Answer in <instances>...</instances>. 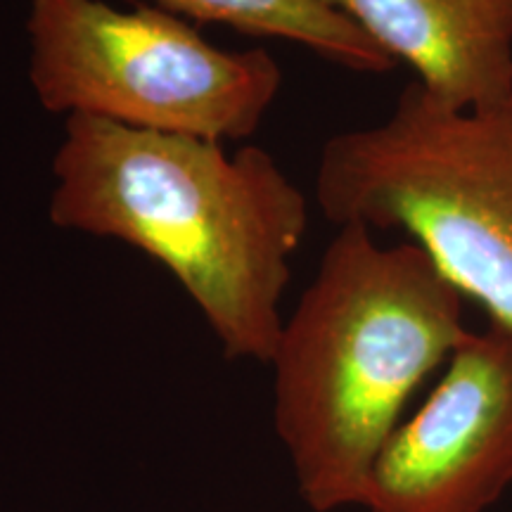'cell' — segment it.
Listing matches in <instances>:
<instances>
[{
	"mask_svg": "<svg viewBox=\"0 0 512 512\" xmlns=\"http://www.w3.org/2000/svg\"><path fill=\"white\" fill-rule=\"evenodd\" d=\"M460 294L415 242L339 226L273 358V425L313 512L361 505L415 389L470 330Z\"/></svg>",
	"mask_w": 512,
	"mask_h": 512,
	"instance_id": "2",
	"label": "cell"
},
{
	"mask_svg": "<svg viewBox=\"0 0 512 512\" xmlns=\"http://www.w3.org/2000/svg\"><path fill=\"white\" fill-rule=\"evenodd\" d=\"M316 200L337 228L403 230L512 330V95L453 110L408 83L387 119L323 145Z\"/></svg>",
	"mask_w": 512,
	"mask_h": 512,
	"instance_id": "3",
	"label": "cell"
},
{
	"mask_svg": "<svg viewBox=\"0 0 512 512\" xmlns=\"http://www.w3.org/2000/svg\"><path fill=\"white\" fill-rule=\"evenodd\" d=\"M441 105L482 110L512 95V0H325Z\"/></svg>",
	"mask_w": 512,
	"mask_h": 512,
	"instance_id": "6",
	"label": "cell"
},
{
	"mask_svg": "<svg viewBox=\"0 0 512 512\" xmlns=\"http://www.w3.org/2000/svg\"><path fill=\"white\" fill-rule=\"evenodd\" d=\"M157 5L249 36L285 38L354 72L384 74L394 67L366 31L325 0H157Z\"/></svg>",
	"mask_w": 512,
	"mask_h": 512,
	"instance_id": "7",
	"label": "cell"
},
{
	"mask_svg": "<svg viewBox=\"0 0 512 512\" xmlns=\"http://www.w3.org/2000/svg\"><path fill=\"white\" fill-rule=\"evenodd\" d=\"M512 484V330L470 332L370 470L368 512H484Z\"/></svg>",
	"mask_w": 512,
	"mask_h": 512,
	"instance_id": "5",
	"label": "cell"
},
{
	"mask_svg": "<svg viewBox=\"0 0 512 512\" xmlns=\"http://www.w3.org/2000/svg\"><path fill=\"white\" fill-rule=\"evenodd\" d=\"M50 221L136 247L183 287L230 361L271 363L309 202L261 147L67 117Z\"/></svg>",
	"mask_w": 512,
	"mask_h": 512,
	"instance_id": "1",
	"label": "cell"
},
{
	"mask_svg": "<svg viewBox=\"0 0 512 512\" xmlns=\"http://www.w3.org/2000/svg\"><path fill=\"white\" fill-rule=\"evenodd\" d=\"M29 81L53 114L138 131L245 140L283 88L266 50L214 46L183 17L102 0H31Z\"/></svg>",
	"mask_w": 512,
	"mask_h": 512,
	"instance_id": "4",
	"label": "cell"
}]
</instances>
